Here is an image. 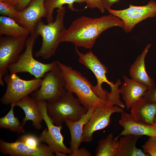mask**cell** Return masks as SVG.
I'll return each instance as SVG.
<instances>
[{"instance_id":"30","label":"cell","mask_w":156,"mask_h":156,"mask_svg":"<svg viewBox=\"0 0 156 156\" xmlns=\"http://www.w3.org/2000/svg\"><path fill=\"white\" fill-rule=\"evenodd\" d=\"M142 97L148 101L156 103V87L148 89Z\"/></svg>"},{"instance_id":"33","label":"cell","mask_w":156,"mask_h":156,"mask_svg":"<svg viewBox=\"0 0 156 156\" xmlns=\"http://www.w3.org/2000/svg\"><path fill=\"white\" fill-rule=\"evenodd\" d=\"M31 0H21L18 5L15 8L18 11L25 9L29 4Z\"/></svg>"},{"instance_id":"10","label":"cell","mask_w":156,"mask_h":156,"mask_svg":"<svg viewBox=\"0 0 156 156\" xmlns=\"http://www.w3.org/2000/svg\"><path fill=\"white\" fill-rule=\"evenodd\" d=\"M28 36L14 37L2 36L0 37V84L5 85L4 76L8 74V65L15 62L25 47Z\"/></svg>"},{"instance_id":"34","label":"cell","mask_w":156,"mask_h":156,"mask_svg":"<svg viewBox=\"0 0 156 156\" xmlns=\"http://www.w3.org/2000/svg\"><path fill=\"white\" fill-rule=\"evenodd\" d=\"M21 0H0V1L8 3L15 8L18 5Z\"/></svg>"},{"instance_id":"6","label":"cell","mask_w":156,"mask_h":156,"mask_svg":"<svg viewBox=\"0 0 156 156\" xmlns=\"http://www.w3.org/2000/svg\"><path fill=\"white\" fill-rule=\"evenodd\" d=\"M81 104L79 100L74 96L73 93L67 91L58 101L47 103V111L55 125H62L66 120L77 121L87 112L88 110Z\"/></svg>"},{"instance_id":"20","label":"cell","mask_w":156,"mask_h":156,"mask_svg":"<svg viewBox=\"0 0 156 156\" xmlns=\"http://www.w3.org/2000/svg\"><path fill=\"white\" fill-rule=\"evenodd\" d=\"M95 107H92L77 121L67 120L64 121L69 130L71 136L70 149L72 152L69 155L75 153L79 149L82 142L83 127L89 121Z\"/></svg>"},{"instance_id":"3","label":"cell","mask_w":156,"mask_h":156,"mask_svg":"<svg viewBox=\"0 0 156 156\" xmlns=\"http://www.w3.org/2000/svg\"><path fill=\"white\" fill-rule=\"evenodd\" d=\"M65 11L63 6L57 9L54 21L45 24L41 19L37 23L35 33L41 36L42 42L40 48L34 54L36 57L47 59L55 55L66 30L64 22Z\"/></svg>"},{"instance_id":"9","label":"cell","mask_w":156,"mask_h":156,"mask_svg":"<svg viewBox=\"0 0 156 156\" xmlns=\"http://www.w3.org/2000/svg\"><path fill=\"white\" fill-rule=\"evenodd\" d=\"M43 120L47 127L42 131L38 138L40 142L47 144L53 153L62 152L70 154L72 152L64 143V138L61 133L62 125L54 124L47 111V102L45 101H37Z\"/></svg>"},{"instance_id":"18","label":"cell","mask_w":156,"mask_h":156,"mask_svg":"<svg viewBox=\"0 0 156 156\" xmlns=\"http://www.w3.org/2000/svg\"><path fill=\"white\" fill-rule=\"evenodd\" d=\"M151 45L149 43L146 46L131 65L129 70L131 79L147 86L149 89L156 87L155 80L148 75L145 66V58Z\"/></svg>"},{"instance_id":"13","label":"cell","mask_w":156,"mask_h":156,"mask_svg":"<svg viewBox=\"0 0 156 156\" xmlns=\"http://www.w3.org/2000/svg\"><path fill=\"white\" fill-rule=\"evenodd\" d=\"M45 0H31L28 5L19 11L15 21L18 24L27 29L30 34L35 33L36 25L42 18H47V11L44 5Z\"/></svg>"},{"instance_id":"22","label":"cell","mask_w":156,"mask_h":156,"mask_svg":"<svg viewBox=\"0 0 156 156\" xmlns=\"http://www.w3.org/2000/svg\"><path fill=\"white\" fill-rule=\"evenodd\" d=\"M28 29L9 17L0 16V36L5 35L14 37L28 36Z\"/></svg>"},{"instance_id":"28","label":"cell","mask_w":156,"mask_h":156,"mask_svg":"<svg viewBox=\"0 0 156 156\" xmlns=\"http://www.w3.org/2000/svg\"><path fill=\"white\" fill-rule=\"evenodd\" d=\"M142 147L144 153L148 154L150 156H156V137H149Z\"/></svg>"},{"instance_id":"25","label":"cell","mask_w":156,"mask_h":156,"mask_svg":"<svg viewBox=\"0 0 156 156\" xmlns=\"http://www.w3.org/2000/svg\"><path fill=\"white\" fill-rule=\"evenodd\" d=\"M11 108L7 114L0 118V127L18 133H23L25 131L24 126L21 124L14 113L13 103L11 105Z\"/></svg>"},{"instance_id":"32","label":"cell","mask_w":156,"mask_h":156,"mask_svg":"<svg viewBox=\"0 0 156 156\" xmlns=\"http://www.w3.org/2000/svg\"><path fill=\"white\" fill-rule=\"evenodd\" d=\"M120 0H103L104 8L108 11L114 4L118 3Z\"/></svg>"},{"instance_id":"27","label":"cell","mask_w":156,"mask_h":156,"mask_svg":"<svg viewBox=\"0 0 156 156\" xmlns=\"http://www.w3.org/2000/svg\"><path fill=\"white\" fill-rule=\"evenodd\" d=\"M16 141L22 142L29 146L33 148H37L40 145L38 137L31 134L21 135L18 138Z\"/></svg>"},{"instance_id":"12","label":"cell","mask_w":156,"mask_h":156,"mask_svg":"<svg viewBox=\"0 0 156 156\" xmlns=\"http://www.w3.org/2000/svg\"><path fill=\"white\" fill-rule=\"evenodd\" d=\"M124 112L122 108L116 105L108 107L105 105L96 107L89 121L83 127L82 142L91 141L94 132L108 127L111 123L112 114Z\"/></svg>"},{"instance_id":"23","label":"cell","mask_w":156,"mask_h":156,"mask_svg":"<svg viewBox=\"0 0 156 156\" xmlns=\"http://www.w3.org/2000/svg\"><path fill=\"white\" fill-rule=\"evenodd\" d=\"M119 140L114 138L112 133L109 134L106 138L100 140L96 148V156H115L117 152Z\"/></svg>"},{"instance_id":"11","label":"cell","mask_w":156,"mask_h":156,"mask_svg":"<svg viewBox=\"0 0 156 156\" xmlns=\"http://www.w3.org/2000/svg\"><path fill=\"white\" fill-rule=\"evenodd\" d=\"M109 12L120 19L123 22V29L125 32L129 33L135 26L148 18L156 16V1L151 0L147 4L142 6L129 4V8L121 10L110 9Z\"/></svg>"},{"instance_id":"2","label":"cell","mask_w":156,"mask_h":156,"mask_svg":"<svg viewBox=\"0 0 156 156\" xmlns=\"http://www.w3.org/2000/svg\"><path fill=\"white\" fill-rule=\"evenodd\" d=\"M75 52L79 56V62L90 69L94 75L97 84L92 86L95 94L102 100L107 101L109 106L116 105L122 108L125 105L120 99L119 86L122 82L118 79L114 84L109 81L106 76L108 70L97 57L91 51L83 53L75 47Z\"/></svg>"},{"instance_id":"8","label":"cell","mask_w":156,"mask_h":156,"mask_svg":"<svg viewBox=\"0 0 156 156\" xmlns=\"http://www.w3.org/2000/svg\"><path fill=\"white\" fill-rule=\"evenodd\" d=\"M3 79L7 88L0 100L6 105H11L29 96L40 87L42 81V78H36L29 80L23 79L16 73L6 75Z\"/></svg>"},{"instance_id":"36","label":"cell","mask_w":156,"mask_h":156,"mask_svg":"<svg viewBox=\"0 0 156 156\" xmlns=\"http://www.w3.org/2000/svg\"><path fill=\"white\" fill-rule=\"evenodd\" d=\"M154 123L155 124L156 123V114L155 116L154 119Z\"/></svg>"},{"instance_id":"17","label":"cell","mask_w":156,"mask_h":156,"mask_svg":"<svg viewBox=\"0 0 156 156\" xmlns=\"http://www.w3.org/2000/svg\"><path fill=\"white\" fill-rule=\"evenodd\" d=\"M131 115L136 121L148 125H153L156 114V103L140 98L131 108Z\"/></svg>"},{"instance_id":"16","label":"cell","mask_w":156,"mask_h":156,"mask_svg":"<svg viewBox=\"0 0 156 156\" xmlns=\"http://www.w3.org/2000/svg\"><path fill=\"white\" fill-rule=\"evenodd\" d=\"M123 77L124 83L119 90L126 108L129 109L134 103L143 96L149 88L147 86L125 75H123Z\"/></svg>"},{"instance_id":"5","label":"cell","mask_w":156,"mask_h":156,"mask_svg":"<svg viewBox=\"0 0 156 156\" xmlns=\"http://www.w3.org/2000/svg\"><path fill=\"white\" fill-rule=\"evenodd\" d=\"M38 36L36 34H30L25 42V49L16 61L10 64L8 69L10 73L27 72L35 78H41L46 73L53 69L56 61L44 63L35 59L33 51L35 42Z\"/></svg>"},{"instance_id":"21","label":"cell","mask_w":156,"mask_h":156,"mask_svg":"<svg viewBox=\"0 0 156 156\" xmlns=\"http://www.w3.org/2000/svg\"><path fill=\"white\" fill-rule=\"evenodd\" d=\"M121 137L115 156H149L141 149L137 148L136 144L141 135L128 134Z\"/></svg>"},{"instance_id":"14","label":"cell","mask_w":156,"mask_h":156,"mask_svg":"<svg viewBox=\"0 0 156 156\" xmlns=\"http://www.w3.org/2000/svg\"><path fill=\"white\" fill-rule=\"evenodd\" d=\"M0 151L3 155L12 156H53L54 153L48 146L41 144L37 148H33L23 143L16 141L10 142L0 140Z\"/></svg>"},{"instance_id":"24","label":"cell","mask_w":156,"mask_h":156,"mask_svg":"<svg viewBox=\"0 0 156 156\" xmlns=\"http://www.w3.org/2000/svg\"><path fill=\"white\" fill-rule=\"evenodd\" d=\"M86 0H45L44 6L47 10V16L46 18L47 23L53 21V13L54 10L62 7L64 4H67L68 9L72 11H77L74 6L75 3H86Z\"/></svg>"},{"instance_id":"31","label":"cell","mask_w":156,"mask_h":156,"mask_svg":"<svg viewBox=\"0 0 156 156\" xmlns=\"http://www.w3.org/2000/svg\"><path fill=\"white\" fill-rule=\"evenodd\" d=\"M70 156H91L92 154L85 148L82 147L79 148L75 153L70 155Z\"/></svg>"},{"instance_id":"19","label":"cell","mask_w":156,"mask_h":156,"mask_svg":"<svg viewBox=\"0 0 156 156\" xmlns=\"http://www.w3.org/2000/svg\"><path fill=\"white\" fill-rule=\"evenodd\" d=\"M13 104L15 106L21 108L25 114L21 123L23 126L27 121L30 120L36 129L39 130L42 128L43 120L36 100L28 96Z\"/></svg>"},{"instance_id":"15","label":"cell","mask_w":156,"mask_h":156,"mask_svg":"<svg viewBox=\"0 0 156 156\" xmlns=\"http://www.w3.org/2000/svg\"><path fill=\"white\" fill-rule=\"evenodd\" d=\"M121 114L119 123L124 129L116 138L128 134L156 137V123L153 125H145L135 121L130 114L124 112Z\"/></svg>"},{"instance_id":"1","label":"cell","mask_w":156,"mask_h":156,"mask_svg":"<svg viewBox=\"0 0 156 156\" xmlns=\"http://www.w3.org/2000/svg\"><path fill=\"white\" fill-rule=\"evenodd\" d=\"M124 24L120 18L111 14L92 18L82 16L75 20L66 29L61 42H70L75 47L91 49L100 35L107 29Z\"/></svg>"},{"instance_id":"7","label":"cell","mask_w":156,"mask_h":156,"mask_svg":"<svg viewBox=\"0 0 156 156\" xmlns=\"http://www.w3.org/2000/svg\"><path fill=\"white\" fill-rule=\"evenodd\" d=\"M65 85L64 79L56 63L52 70L45 73L40 87L31 94V96L36 101L55 102L66 93Z\"/></svg>"},{"instance_id":"29","label":"cell","mask_w":156,"mask_h":156,"mask_svg":"<svg viewBox=\"0 0 156 156\" xmlns=\"http://www.w3.org/2000/svg\"><path fill=\"white\" fill-rule=\"evenodd\" d=\"M86 6L85 8L98 9L102 13L106 10L104 8L103 0H86Z\"/></svg>"},{"instance_id":"26","label":"cell","mask_w":156,"mask_h":156,"mask_svg":"<svg viewBox=\"0 0 156 156\" xmlns=\"http://www.w3.org/2000/svg\"><path fill=\"white\" fill-rule=\"evenodd\" d=\"M19 12L11 4L0 1V14L1 16H7L16 21L18 17Z\"/></svg>"},{"instance_id":"35","label":"cell","mask_w":156,"mask_h":156,"mask_svg":"<svg viewBox=\"0 0 156 156\" xmlns=\"http://www.w3.org/2000/svg\"><path fill=\"white\" fill-rule=\"evenodd\" d=\"M55 155L56 156H66V154L62 152H57L55 153Z\"/></svg>"},{"instance_id":"4","label":"cell","mask_w":156,"mask_h":156,"mask_svg":"<svg viewBox=\"0 0 156 156\" xmlns=\"http://www.w3.org/2000/svg\"><path fill=\"white\" fill-rule=\"evenodd\" d=\"M65 82L67 91L75 93L83 107L88 111L92 107L107 105L99 97L92 89V84L78 71L59 61H56Z\"/></svg>"}]
</instances>
